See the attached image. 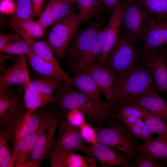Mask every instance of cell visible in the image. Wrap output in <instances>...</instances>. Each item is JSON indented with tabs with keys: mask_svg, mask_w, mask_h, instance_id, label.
<instances>
[{
	"mask_svg": "<svg viewBox=\"0 0 167 167\" xmlns=\"http://www.w3.org/2000/svg\"><path fill=\"white\" fill-rule=\"evenodd\" d=\"M76 5L83 23L98 16L104 10L100 0H77Z\"/></svg>",
	"mask_w": 167,
	"mask_h": 167,
	"instance_id": "29",
	"label": "cell"
},
{
	"mask_svg": "<svg viewBox=\"0 0 167 167\" xmlns=\"http://www.w3.org/2000/svg\"><path fill=\"white\" fill-rule=\"evenodd\" d=\"M24 105L27 111H34L47 104L56 102L57 96L46 95L32 89L28 83L24 85Z\"/></svg>",
	"mask_w": 167,
	"mask_h": 167,
	"instance_id": "25",
	"label": "cell"
},
{
	"mask_svg": "<svg viewBox=\"0 0 167 167\" xmlns=\"http://www.w3.org/2000/svg\"><path fill=\"white\" fill-rule=\"evenodd\" d=\"M156 19L166 20L167 0H135Z\"/></svg>",
	"mask_w": 167,
	"mask_h": 167,
	"instance_id": "32",
	"label": "cell"
},
{
	"mask_svg": "<svg viewBox=\"0 0 167 167\" xmlns=\"http://www.w3.org/2000/svg\"><path fill=\"white\" fill-rule=\"evenodd\" d=\"M71 84L65 83L58 92L57 99L65 111L76 109L91 121L99 122L108 116H113L106 105H101L82 92L73 89Z\"/></svg>",
	"mask_w": 167,
	"mask_h": 167,
	"instance_id": "2",
	"label": "cell"
},
{
	"mask_svg": "<svg viewBox=\"0 0 167 167\" xmlns=\"http://www.w3.org/2000/svg\"><path fill=\"white\" fill-rule=\"evenodd\" d=\"M11 27L36 54L58 68L62 69L47 43L41 41H36L34 38L26 34L14 24H12Z\"/></svg>",
	"mask_w": 167,
	"mask_h": 167,
	"instance_id": "24",
	"label": "cell"
},
{
	"mask_svg": "<svg viewBox=\"0 0 167 167\" xmlns=\"http://www.w3.org/2000/svg\"><path fill=\"white\" fill-rule=\"evenodd\" d=\"M11 22L34 39L41 38L45 30L37 21H34L32 19L13 16Z\"/></svg>",
	"mask_w": 167,
	"mask_h": 167,
	"instance_id": "30",
	"label": "cell"
},
{
	"mask_svg": "<svg viewBox=\"0 0 167 167\" xmlns=\"http://www.w3.org/2000/svg\"><path fill=\"white\" fill-rule=\"evenodd\" d=\"M51 4L53 16L56 22L74 13L77 5L64 0H48Z\"/></svg>",
	"mask_w": 167,
	"mask_h": 167,
	"instance_id": "33",
	"label": "cell"
},
{
	"mask_svg": "<svg viewBox=\"0 0 167 167\" xmlns=\"http://www.w3.org/2000/svg\"><path fill=\"white\" fill-rule=\"evenodd\" d=\"M30 80L24 55H18L13 65L5 70L0 77V90L9 89L13 84H24Z\"/></svg>",
	"mask_w": 167,
	"mask_h": 167,
	"instance_id": "17",
	"label": "cell"
},
{
	"mask_svg": "<svg viewBox=\"0 0 167 167\" xmlns=\"http://www.w3.org/2000/svg\"><path fill=\"white\" fill-rule=\"evenodd\" d=\"M56 117V114L51 111H27L6 138L7 140L12 139L13 147L19 139L34 132L48 121Z\"/></svg>",
	"mask_w": 167,
	"mask_h": 167,
	"instance_id": "8",
	"label": "cell"
},
{
	"mask_svg": "<svg viewBox=\"0 0 167 167\" xmlns=\"http://www.w3.org/2000/svg\"><path fill=\"white\" fill-rule=\"evenodd\" d=\"M65 83L54 79L41 76L30 80L28 83L32 89L46 95L58 92Z\"/></svg>",
	"mask_w": 167,
	"mask_h": 167,
	"instance_id": "28",
	"label": "cell"
},
{
	"mask_svg": "<svg viewBox=\"0 0 167 167\" xmlns=\"http://www.w3.org/2000/svg\"><path fill=\"white\" fill-rule=\"evenodd\" d=\"M157 90L154 79L147 68L137 66L127 74L116 77L113 97L109 108L130 98Z\"/></svg>",
	"mask_w": 167,
	"mask_h": 167,
	"instance_id": "1",
	"label": "cell"
},
{
	"mask_svg": "<svg viewBox=\"0 0 167 167\" xmlns=\"http://www.w3.org/2000/svg\"><path fill=\"white\" fill-rule=\"evenodd\" d=\"M58 137L54 138L50 148L69 152L82 151L84 147V140L79 128L75 127L65 119L58 120Z\"/></svg>",
	"mask_w": 167,
	"mask_h": 167,
	"instance_id": "12",
	"label": "cell"
},
{
	"mask_svg": "<svg viewBox=\"0 0 167 167\" xmlns=\"http://www.w3.org/2000/svg\"><path fill=\"white\" fill-rule=\"evenodd\" d=\"M105 27L103 20L99 18L91 22L85 28H78L65 52L72 65L80 59L91 49L98 34Z\"/></svg>",
	"mask_w": 167,
	"mask_h": 167,
	"instance_id": "7",
	"label": "cell"
},
{
	"mask_svg": "<svg viewBox=\"0 0 167 167\" xmlns=\"http://www.w3.org/2000/svg\"><path fill=\"white\" fill-rule=\"evenodd\" d=\"M117 106L116 114L114 115L125 124L132 123L138 119H143L141 108L130 99L121 102L114 106Z\"/></svg>",
	"mask_w": 167,
	"mask_h": 167,
	"instance_id": "26",
	"label": "cell"
},
{
	"mask_svg": "<svg viewBox=\"0 0 167 167\" xmlns=\"http://www.w3.org/2000/svg\"><path fill=\"white\" fill-rule=\"evenodd\" d=\"M27 57L32 68L41 76L52 78L65 83L72 84V79L62 69L45 61L32 50Z\"/></svg>",
	"mask_w": 167,
	"mask_h": 167,
	"instance_id": "18",
	"label": "cell"
},
{
	"mask_svg": "<svg viewBox=\"0 0 167 167\" xmlns=\"http://www.w3.org/2000/svg\"><path fill=\"white\" fill-rule=\"evenodd\" d=\"M7 139L3 133L0 132V167H11L14 165L12 154L8 145Z\"/></svg>",
	"mask_w": 167,
	"mask_h": 167,
	"instance_id": "35",
	"label": "cell"
},
{
	"mask_svg": "<svg viewBox=\"0 0 167 167\" xmlns=\"http://www.w3.org/2000/svg\"><path fill=\"white\" fill-rule=\"evenodd\" d=\"M124 4L120 0L111 14L107 25L105 26V38L102 52L96 66L104 67L106 58L116 44L120 34L122 22Z\"/></svg>",
	"mask_w": 167,
	"mask_h": 167,
	"instance_id": "14",
	"label": "cell"
},
{
	"mask_svg": "<svg viewBox=\"0 0 167 167\" xmlns=\"http://www.w3.org/2000/svg\"><path fill=\"white\" fill-rule=\"evenodd\" d=\"M16 8L14 16L30 19L33 17L31 0H14Z\"/></svg>",
	"mask_w": 167,
	"mask_h": 167,
	"instance_id": "37",
	"label": "cell"
},
{
	"mask_svg": "<svg viewBox=\"0 0 167 167\" xmlns=\"http://www.w3.org/2000/svg\"><path fill=\"white\" fill-rule=\"evenodd\" d=\"M138 53L132 41L120 33L115 45L107 55L104 67L118 77L136 68Z\"/></svg>",
	"mask_w": 167,
	"mask_h": 167,
	"instance_id": "3",
	"label": "cell"
},
{
	"mask_svg": "<svg viewBox=\"0 0 167 167\" xmlns=\"http://www.w3.org/2000/svg\"><path fill=\"white\" fill-rule=\"evenodd\" d=\"M32 50L30 47L25 41L21 40L9 44L1 51L11 54L27 56Z\"/></svg>",
	"mask_w": 167,
	"mask_h": 167,
	"instance_id": "36",
	"label": "cell"
},
{
	"mask_svg": "<svg viewBox=\"0 0 167 167\" xmlns=\"http://www.w3.org/2000/svg\"><path fill=\"white\" fill-rule=\"evenodd\" d=\"M17 33H10L8 34L1 33L0 34V50L9 44L22 40Z\"/></svg>",
	"mask_w": 167,
	"mask_h": 167,
	"instance_id": "42",
	"label": "cell"
},
{
	"mask_svg": "<svg viewBox=\"0 0 167 167\" xmlns=\"http://www.w3.org/2000/svg\"><path fill=\"white\" fill-rule=\"evenodd\" d=\"M98 143L104 144L134 159L136 150V137L126 126L113 124L108 127L101 126L96 131Z\"/></svg>",
	"mask_w": 167,
	"mask_h": 167,
	"instance_id": "4",
	"label": "cell"
},
{
	"mask_svg": "<svg viewBox=\"0 0 167 167\" xmlns=\"http://www.w3.org/2000/svg\"><path fill=\"white\" fill-rule=\"evenodd\" d=\"M162 48L152 51L143 52L142 58L158 90L165 92L167 91V62Z\"/></svg>",
	"mask_w": 167,
	"mask_h": 167,
	"instance_id": "10",
	"label": "cell"
},
{
	"mask_svg": "<svg viewBox=\"0 0 167 167\" xmlns=\"http://www.w3.org/2000/svg\"><path fill=\"white\" fill-rule=\"evenodd\" d=\"M72 79L71 84L77 90L84 94L92 100L103 105H106L101 97V92L92 77L87 71L76 73Z\"/></svg>",
	"mask_w": 167,
	"mask_h": 167,
	"instance_id": "23",
	"label": "cell"
},
{
	"mask_svg": "<svg viewBox=\"0 0 167 167\" xmlns=\"http://www.w3.org/2000/svg\"><path fill=\"white\" fill-rule=\"evenodd\" d=\"M138 153H145L159 159L167 161V136H158L136 147Z\"/></svg>",
	"mask_w": 167,
	"mask_h": 167,
	"instance_id": "27",
	"label": "cell"
},
{
	"mask_svg": "<svg viewBox=\"0 0 167 167\" xmlns=\"http://www.w3.org/2000/svg\"><path fill=\"white\" fill-rule=\"evenodd\" d=\"M165 46H166L165 49L164 50L165 53V56L167 58V45H165Z\"/></svg>",
	"mask_w": 167,
	"mask_h": 167,
	"instance_id": "46",
	"label": "cell"
},
{
	"mask_svg": "<svg viewBox=\"0 0 167 167\" xmlns=\"http://www.w3.org/2000/svg\"><path fill=\"white\" fill-rule=\"evenodd\" d=\"M58 120L49 124L39 135L26 159L21 167H38L49 151Z\"/></svg>",
	"mask_w": 167,
	"mask_h": 167,
	"instance_id": "13",
	"label": "cell"
},
{
	"mask_svg": "<svg viewBox=\"0 0 167 167\" xmlns=\"http://www.w3.org/2000/svg\"><path fill=\"white\" fill-rule=\"evenodd\" d=\"M128 99L167 122V101L162 98L157 91Z\"/></svg>",
	"mask_w": 167,
	"mask_h": 167,
	"instance_id": "20",
	"label": "cell"
},
{
	"mask_svg": "<svg viewBox=\"0 0 167 167\" xmlns=\"http://www.w3.org/2000/svg\"><path fill=\"white\" fill-rule=\"evenodd\" d=\"M33 17L40 16L43 11L44 0H31Z\"/></svg>",
	"mask_w": 167,
	"mask_h": 167,
	"instance_id": "43",
	"label": "cell"
},
{
	"mask_svg": "<svg viewBox=\"0 0 167 167\" xmlns=\"http://www.w3.org/2000/svg\"><path fill=\"white\" fill-rule=\"evenodd\" d=\"M57 117L50 120L34 132L19 139L13 147L12 155L14 165L21 167L25 162L41 132L49 123L57 120Z\"/></svg>",
	"mask_w": 167,
	"mask_h": 167,
	"instance_id": "22",
	"label": "cell"
},
{
	"mask_svg": "<svg viewBox=\"0 0 167 167\" xmlns=\"http://www.w3.org/2000/svg\"><path fill=\"white\" fill-rule=\"evenodd\" d=\"M24 115L19 99L9 89L0 90V124L4 134L9 133Z\"/></svg>",
	"mask_w": 167,
	"mask_h": 167,
	"instance_id": "9",
	"label": "cell"
},
{
	"mask_svg": "<svg viewBox=\"0 0 167 167\" xmlns=\"http://www.w3.org/2000/svg\"><path fill=\"white\" fill-rule=\"evenodd\" d=\"M37 21L45 30L47 27L54 24L55 22L53 16L51 4L48 0L45 10Z\"/></svg>",
	"mask_w": 167,
	"mask_h": 167,
	"instance_id": "38",
	"label": "cell"
},
{
	"mask_svg": "<svg viewBox=\"0 0 167 167\" xmlns=\"http://www.w3.org/2000/svg\"><path fill=\"white\" fill-rule=\"evenodd\" d=\"M122 16L124 34L134 42L139 39L154 17L135 0H126Z\"/></svg>",
	"mask_w": 167,
	"mask_h": 167,
	"instance_id": "6",
	"label": "cell"
},
{
	"mask_svg": "<svg viewBox=\"0 0 167 167\" xmlns=\"http://www.w3.org/2000/svg\"><path fill=\"white\" fill-rule=\"evenodd\" d=\"M82 151L97 161L102 167L131 165V157L99 143L84 146Z\"/></svg>",
	"mask_w": 167,
	"mask_h": 167,
	"instance_id": "11",
	"label": "cell"
},
{
	"mask_svg": "<svg viewBox=\"0 0 167 167\" xmlns=\"http://www.w3.org/2000/svg\"><path fill=\"white\" fill-rule=\"evenodd\" d=\"M87 71L104 94L106 100L105 103L109 109L114 94L116 75L104 67L95 66Z\"/></svg>",
	"mask_w": 167,
	"mask_h": 167,
	"instance_id": "19",
	"label": "cell"
},
{
	"mask_svg": "<svg viewBox=\"0 0 167 167\" xmlns=\"http://www.w3.org/2000/svg\"><path fill=\"white\" fill-rule=\"evenodd\" d=\"M139 155H136L135 159L137 167H161L163 166L158 164L156 161L158 159L152 157L145 153L140 152Z\"/></svg>",
	"mask_w": 167,
	"mask_h": 167,
	"instance_id": "41",
	"label": "cell"
},
{
	"mask_svg": "<svg viewBox=\"0 0 167 167\" xmlns=\"http://www.w3.org/2000/svg\"><path fill=\"white\" fill-rule=\"evenodd\" d=\"M82 23L78 14L75 12L56 22L54 24L47 43L58 58H62L65 55L69 44L79 26Z\"/></svg>",
	"mask_w": 167,
	"mask_h": 167,
	"instance_id": "5",
	"label": "cell"
},
{
	"mask_svg": "<svg viewBox=\"0 0 167 167\" xmlns=\"http://www.w3.org/2000/svg\"><path fill=\"white\" fill-rule=\"evenodd\" d=\"M66 112L65 118L72 126L79 128L86 123L85 117L78 109H73Z\"/></svg>",
	"mask_w": 167,
	"mask_h": 167,
	"instance_id": "39",
	"label": "cell"
},
{
	"mask_svg": "<svg viewBox=\"0 0 167 167\" xmlns=\"http://www.w3.org/2000/svg\"><path fill=\"white\" fill-rule=\"evenodd\" d=\"M125 125L133 135L141 139L143 143L153 138L152 134L148 129L142 119H138L132 123Z\"/></svg>",
	"mask_w": 167,
	"mask_h": 167,
	"instance_id": "34",
	"label": "cell"
},
{
	"mask_svg": "<svg viewBox=\"0 0 167 167\" xmlns=\"http://www.w3.org/2000/svg\"><path fill=\"white\" fill-rule=\"evenodd\" d=\"M65 1L69 2V3L75 4L76 5V2L77 0H64Z\"/></svg>",
	"mask_w": 167,
	"mask_h": 167,
	"instance_id": "45",
	"label": "cell"
},
{
	"mask_svg": "<svg viewBox=\"0 0 167 167\" xmlns=\"http://www.w3.org/2000/svg\"><path fill=\"white\" fill-rule=\"evenodd\" d=\"M105 30V27L99 33L95 41L88 51L79 61L72 65L75 73L87 71L97 64L104 46Z\"/></svg>",
	"mask_w": 167,
	"mask_h": 167,
	"instance_id": "21",
	"label": "cell"
},
{
	"mask_svg": "<svg viewBox=\"0 0 167 167\" xmlns=\"http://www.w3.org/2000/svg\"><path fill=\"white\" fill-rule=\"evenodd\" d=\"M1 0V1H2V0Z\"/></svg>",
	"mask_w": 167,
	"mask_h": 167,
	"instance_id": "47",
	"label": "cell"
},
{
	"mask_svg": "<svg viewBox=\"0 0 167 167\" xmlns=\"http://www.w3.org/2000/svg\"><path fill=\"white\" fill-rule=\"evenodd\" d=\"M79 128L84 141L91 144H94L98 143L96 131L92 127L86 123Z\"/></svg>",
	"mask_w": 167,
	"mask_h": 167,
	"instance_id": "40",
	"label": "cell"
},
{
	"mask_svg": "<svg viewBox=\"0 0 167 167\" xmlns=\"http://www.w3.org/2000/svg\"><path fill=\"white\" fill-rule=\"evenodd\" d=\"M52 167H95L96 160L88 155L83 156L74 152L54 148L50 149L48 155Z\"/></svg>",
	"mask_w": 167,
	"mask_h": 167,
	"instance_id": "16",
	"label": "cell"
},
{
	"mask_svg": "<svg viewBox=\"0 0 167 167\" xmlns=\"http://www.w3.org/2000/svg\"><path fill=\"white\" fill-rule=\"evenodd\" d=\"M104 10L112 13L120 0H100Z\"/></svg>",
	"mask_w": 167,
	"mask_h": 167,
	"instance_id": "44",
	"label": "cell"
},
{
	"mask_svg": "<svg viewBox=\"0 0 167 167\" xmlns=\"http://www.w3.org/2000/svg\"><path fill=\"white\" fill-rule=\"evenodd\" d=\"M139 39L143 52L152 51L167 45V20L152 19Z\"/></svg>",
	"mask_w": 167,
	"mask_h": 167,
	"instance_id": "15",
	"label": "cell"
},
{
	"mask_svg": "<svg viewBox=\"0 0 167 167\" xmlns=\"http://www.w3.org/2000/svg\"><path fill=\"white\" fill-rule=\"evenodd\" d=\"M141 108L143 121L152 134H157L158 136H167V124L165 122L154 114Z\"/></svg>",
	"mask_w": 167,
	"mask_h": 167,
	"instance_id": "31",
	"label": "cell"
}]
</instances>
